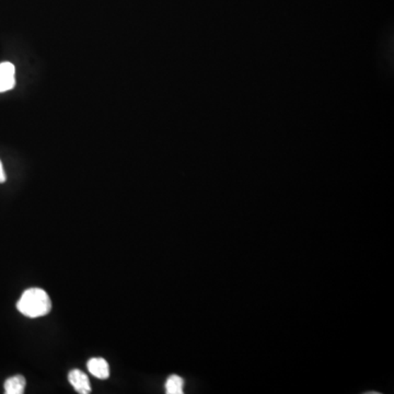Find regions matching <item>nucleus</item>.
<instances>
[{"instance_id":"nucleus-1","label":"nucleus","mask_w":394,"mask_h":394,"mask_svg":"<svg viewBox=\"0 0 394 394\" xmlns=\"http://www.w3.org/2000/svg\"><path fill=\"white\" fill-rule=\"evenodd\" d=\"M18 310L28 318H40L49 315L52 301L49 294L41 288H30L22 294L17 303Z\"/></svg>"},{"instance_id":"nucleus-2","label":"nucleus","mask_w":394,"mask_h":394,"mask_svg":"<svg viewBox=\"0 0 394 394\" xmlns=\"http://www.w3.org/2000/svg\"><path fill=\"white\" fill-rule=\"evenodd\" d=\"M16 85V68L11 63H0V92L13 89Z\"/></svg>"},{"instance_id":"nucleus-3","label":"nucleus","mask_w":394,"mask_h":394,"mask_svg":"<svg viewBox=\"0 0 394 394\" xmlns=\"http://www.w3.org/2000/svg\"><path fill=\"white\" fill-rule=\"evenodd\" d=\"M68 381L73 386L74 389L80 394L91 393V385H90L89 378L83 373L81 370H71L68 375Z\"/></svg>"},{"instance_id":"nucleus-4","label":"nucleus","mask_w":394,"mask_h":394,"mask_svg":"<svg viewBox=\"0 0 394 394\" xmlns=\"http://www.w3.org/2000/svg\"><path fill=\"white\" fill-rule=\"evenodd\" d=\"M88 370L92 376H95L98 379L107 380L110 378V366L104 358H91L88 361Z\"/></svg>"},{"instance_id":"nucleus-5","label":"nucleus","mask_w":394,"mask_h":394,"mask_svg":"<svg viewBox=\"0 0 394 394\" xmlns=\"http://www.w3.org/2000/svg\"><path fill=\"white\" fill-rule=\"evenodd\" d=\"M25 386H27L25 378L23 376L17 375L6 380L4 388H5L6 394H22L25 393Z\"/></svg>"},{"instance_id":"nucleus-6","label":"nucleus","mask_w":394,"mask_h":394,"mask_svg":"<svg viewBox=\"0 0 394 394\" xmlns=\"http://www.w3.org/2000/svg\"><path fill=\"white\" fill-rule=\"evenodd\" d=\"M184 380L180 376L172 375L166 382V393L182 394L183 393Z\"/></svg>"},{"instance_id":"nucleus-7","label":"nucleus","mask_w":394,"mask_h":394,"mask_svg":"<svg viewBox=\"0 0 394 394\" xmlns=\"http://www.w3.org/2000/svg\"><path fill=\"white\" fill-rule=\"evenodd\" d=\"M6 181L5 171H4L3 163L0 161V183H4Z\"/></svg>"}]
</instances>
